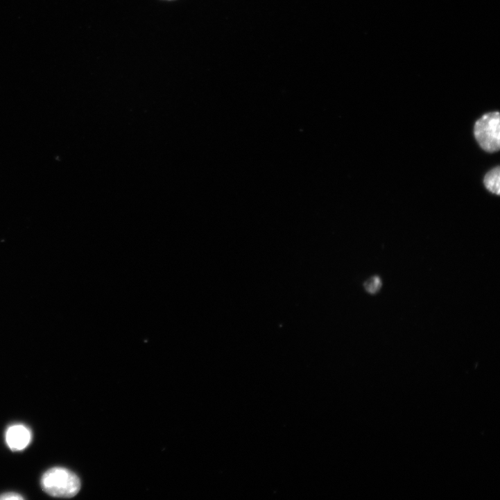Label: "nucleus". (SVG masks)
<instances>
[{"instance_id": "obj_1", "label": "nucleus", "mask_w": 500, "mask_h": 500, "mask_svg": "<svg viewBox=\"0 0 500 500\" xmlns=\"http://www.w3.org/2000/svg\"><path fill=\"white\" fill-rule=\"evenodd\" d=\"M42 486L53 497L70 498L79 492L81 481L71 470L64 467H53L43 475Z\"/></svg>"}, {"instance_id": "obj_2", "label": "nucleus", "mask_w": 500, "mask_h": 500, "mask_svg": "<svg viewBox=\"0 0 500 500\" xmlns=\"http://www.w3.org/2000/svg\"><path fill=\"white\" fill-rule=\"evenodd\" d=\"M474 137L480 147L485 152H497L500 148L499 113L491 112L478 120L474 128Z\"/></svg>"}, {"instance_id": "obj_3", "label": "nucleus", "mask_w": 500, "mask_h": 500, "mask_svg": "<svg viewBox=\"0 0 500 500\" xmlns=\"http://www.w3.org/2000/svg\"><path fill=\"white\" fill-rule=\"evenodd\" d=\"M32 438L31 430L23 424L10 426L6 433V441L13 451H21L30 444Z\"/></svg>"}, {"instance_id": "obj_4", "label": "nucleus", "mask_w": 500, "mask_h": 500, "mask_svg": "<svg viewBox=\"0 0 500 500\" xmlns=\"http://www.w3.org/2000/svg\"><path fill=\"white\" fill-rule=\"evenodd\" d=\"M500 171L499 167L493 169L485 176L483 182L486 189L497 196L500 193Z\"/></svg>"}, {"instance_id": "obj_5", "label": "nucleus", "mask_w": 500, "mask_h": 500, "mask_svg": "<svg viewBox=\"0 0 500 500\" xmlns=\"http://www.w3.org/2000/svg\"><path fill=\"white\" fill-rule=\"evenodd\" d=\"M382 286V282L379 277L374 276L368 279L364 283V288L365 291L370 293L374 295L377 293Z\"/></svg>"}, {"instance_id": "obj_6", "label": "nucleus", "mask_w": 500, "mask_h": 500, "mask_svg": "<svg viewBox=\"0 0 500 500\" xmlns=\"http://www.w3.org/2000/svg\"><path fill=\"white\" fill-rule=\"evenodd\" d=\"M0 499L1 500H11V499H24V497L20 494L15 492H8L0 495Z\"/></svg>"}]
</instances>
